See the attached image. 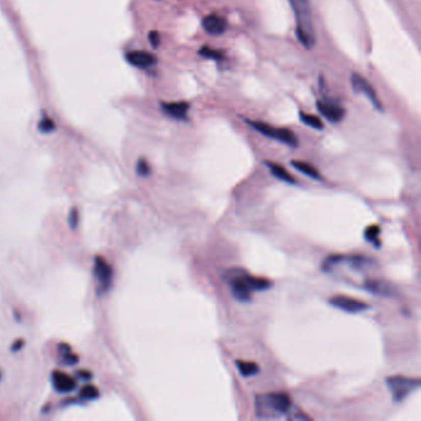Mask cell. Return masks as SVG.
Instances as JSON below:
<instances>
[{
    "mask_svg": "<svg viewBox=\"0 0 421 421\" xmlns=\"http://www.w3.org/2000/svg\"><path fill=\"white\" fill-rule=\"evenodd\" d=\"M0 377H2V374H0Z\"/></svg>",
    "mask_w": 421,
    "mask_h": 421,
    "instance_id": "f1b7e54d",
    "label": "cell"
},
{
    "mask_svg": "<svg viewBox=\"0 0 421 421\" xmlns=\"http://www.w3.org/2000/svg\"><path fill=\"white\" fill-rule=\"evenodd\" d=\"M225 278L227 279L231 286L232 295L239 302L246 303L251 300L252 288L250 285V274L244 270H231L226 272Z\"/></svg>",
    "mask_w": 421,
    "mask_h": 421,
    "instance_id": "3957f363",
    "label": "cell"
},
{
    "mask_svg": "<svg viewBox=\"0 0 421 421\" xmlns=\"http://www.w3.org/2000/svg\"><path fill=\"white\" fill-rule=\"evenodd\" d=\"M297 20V36L300 43L310 48L315 43V31L312 25L309 0H289Z\"/></svg>",
    "mask_w": 421,
    "mask_h": 421,
    "instance_id": "7a4b0ae2",
    "label": "cell"
},
{
    "mask_svg": "<svg viewBox=\"0 0 421 421\" xmlns=\"http://www.w3.org/2000/svg\"><path fill=\"white\" fill-rule=\"evenodd\" d=\"M351 84H352V88L355 89L356 93H359V94H363L367 96L368 100L373 104V107L376 108L377 110H379V112H382L383 107L381 101H379L378 95H377L374 88L368 83V81L365 80L364 77H362L358 73L353 72L352 74H351Z\"/></svg>",
    "mask_w": 421,
    "mask_h": 421,
    "instance_id": "52a82bcc",
    "label": "cell"
},
{
    "mask_svg": "<svg viewBox=\"0 0 421 421\" xmlns=\"http://www.w3.org/2000/svg\"><path fill=\"white\" fill-rule=\"evenodd\" d=\"M94 276L101 293H107L113 285V267L110 263L101 256H96L94 259Z\"/></svg>",
    "mask_w": 421,
    "mask_h": 421,
    "instance_id": "8992f818",
    "label": "cell"
},
{
    "mask_svg": "<svg viewBox=\"0 0 421 421\" xmlns=\"http://www.w3.org/2000/svg\"><path fill=\"white\" fill-rule=\"evenodd\" d=\"M364 289H367L368 292L373 294H390L391 289L388 286L387 283L384 282H379V280H371V282H365L364 283Z\"/></svg>",
    "mask_w": 421,
    "mask_h": 421,
    "instance_id": "2e32d148",
    "label": "cell"
},
{
    "mask_svg": "<svg viewBox=\"0 0 421 421\" xmlns=\"http://www.w3.org/2000/svg\"><path fill=\"white\" fill-rule=\"evenodd\" d=\"M82 376H83V377H86V374H84V371H83V372H82ZM90 377H92V374H87V378H88V379H89Z\"/></svg>",
    "mask_w": 421,
    "mask_h": 421,
    "instance_id": "83f0119b",
    "label": "cell"
},
{
    "mask_svg": "<svg viewBox=\"0 0 421 421\" xmlns=\"http://www.w3.org/2000/svg\"><path fill=\"white\" fill-rule=\"evenodd\" d=\"M299 118H300V121L304 122L305 125H308V126H310V127L317 128V130H323V128H324L323 121H321V120L319 119L318 116L311 115V114H306V113L300 112Z\"/></svg>",
    "mask_w": 421,
    "mask_h": 421,
    "instance_id": "ac0fdd59",
    "label": "cell"
},
{
    "mask_svg": "<svg viewBox=\"0 0 421 421\" xmlns=\"http://www.w3.org/2000/svg\"><path fill=\"white\" fill-rule=\"evenodd\" d=\"M98 397H99V390L95 385L87 384L81 389V398H83V399L93 400Z\"/></svg>",
    "mask_w": 421,
    "mask_h": 421,
    "instance_id": "7402d4cb",
    "label": "cell"
},
{
    "mask_svg": "<svg viewBox=\"0 0 421 421\" xmlns=\"http://www.w3.org/2000/svg\"><path fill=\"white\" fill-rule=\"evenodd\" d=\"M136 171L137 174L141 175V177H147V175H150L151 173V167L145 159H140L139 162H137Z\"/></svg>",
    "mask_w": 421,
    "mask_h": 421,
    "instance_id": "cb8c5ba5",
    "label": "cell"
},
{
    "mask_svg": "<svg viewBox=\"0 0 421 421\" xmlns=\"http://www.w3.org/2000/svg\"><path fill=\"white\" fill-rule=\"evenodd\" d=\"M266 165H267V167L270 168L271 173L273 174L276 178H278V179L283 180V182H285V183H289V184L295 183L294 177L289 173L285 168L280 167V166L277 165V163H272V162H266Z\"/></svg>",
    "mask_w": 421,
    "mask_h": 421,
    "instance_id": "5bb4252c",
    "label": "cell"
},
{
    "mask_svg": "<svg viewBox=\"0 0 421 421\" xmlns=\"http://www.w3.org/2000/svg\"><path fill=\"white\" fill-rule=\"evenodd\" d=\"M318 110L323 116L331 122H338L345 118V109L340 104L330 100H319L317 103Z\"/></svg>",
    "mask_w": 421,
    "mask_h": 421,
    "instance_id": "9c48e42d",
    "label": "cell"
},
{
    "mask_svg": "<svg viewBox=\"0 0 421 421\" xmlns=\"http://www.w3.org/2000/svg\"><path fill=\"white\" fill-rule=\"evenodd\" d=\"M126 61L130 64H133V66L139 67V68L142 69L151 68V67H153L157 63L156 56H153L150 52L139 51V49L127 52Z\"/></svg>",
    "mask_w": 421,
    "mask_h": 421,
    "instance_id": "30bf717a",
    "label": "cell"
},
{
    "mask_svg": "<svg viewBox=\"0 0 421 421\" xmlns=\"http://www.w3.org/2000/svg\"><path fill=\"white\" fill-rule=\"evenodd\" d=\"M254 405L258 419H279L291 413L292 400L285 393H268L257 396Z\"/></svg>",
    "mask_w": 421,
    "mask_h": 421,
    "instance_id": "6da1fadb",
    "label": "cell"
},
{
    "mask_svg": "<svg viewBox=\"0 0 421 421\" xmlns=\"http://www.w3.org/2000/svg\"><path fill=\"white\" fill-rule=\"evenodd\" d=\"M291 165L297 169V171L302 172L303 174L308 175V177L312 178V179H321V175L319 173V171L314 166L309 165L306 162H302V161H292Z\"/></svg>",
    "mask_w": 421,
    "mask_h": 421,
    "instance_id": "9a60e30c",
    "label": "cell"
},
{
    "mask_svg": "<svg viewBox=\"0 0 421 421\" xmlns=\"http://www.w3.org/2000/svg\"><path fill=\"white\" fill-rule=\"evenodd\" d=\"M198 54L200 55V56H203L204 58H209V60H215V61L223 60V57H224V55L221 54L219 49L207 47V46L201 47L200 49H199Z\"/></svg>",
    "mask_w": 421,
    "mask_h": 421,
    "instance_id": "d6986e66",
    "label": "cell"
},
{
    "mask_svg": "<svg viewBox=\"0 0 421 421\" xmlns=\"http://www.w3.org/2000/svg\"><path fill=\"white\" fill-rule=\"evenodd\" d=\"M22 346H24V341L19 340V341H16V344L14 345V346L11 347V349H13V351H19L20 349H21Z\"/></svg>",
    "mask_w": 421,
    "mask_h": 421,
    "instance_id": "4316f807",
    "label": "cell"
},
{
    "mask_svg": "<svg viewBox=\"0 0 421 421\" xmlns=\"http://www.w3.org/2000/svg\"><path fill=\"white\" fill-rule=\"evenodd\" d=\"M148 40H150L152 47L157 48L160 46L161 36H160V34L157 31H151L150 35H148Z\"/></svg>",
    "mask_w": 421,
    "mask_h": 421,
    "instance_id": "484cf974",
    "label": "cell"
},
{
    "mask_svg": "<svg viewBox=\"0 0 421 421\" xmlns=\"http://www.w3.org/2000/svg\"><path fill=\"white\" fill-rule=\"evenodd\" d=\"M78 220H80L78 210L75 209V207H73V209L71 210V213H69V226H71L72 229H75L78 225Z\"/></svg>",
    "mask_w": 421,
    "mask_h": 421,
    "instance_id": "d4e9b609",
    "label": "cell"
},
{
    "mask_svg": "<svg viewBox=\"0 0 421 421\" xmlns=\"http://www.w3.org/2000/svg\"><path fill=\"white\" fill-rule=\"evenodd\" d=\"M52 383H54L55 389L60 393H69L77 387V382L69 374L61 372V371H55L52 373Z\"/></svg>",
    "mask_w": 421,
    "mask_h": 421,
    "instance_id": "8fae6325",
    "label": "cell"
},
{
    "mask_svg": "<svg viewBox=\"0 0 421 421\" xmlns=\"http://www.w3.org/2000/svg\"><path fill=\"white\" fill-rule=\"evenodd\" d=\"M236 365H238L241 376H244V377L254 376V374H257L259 372L258 364L254 363V362L241 361V359H239V361H236Z\"/></svg>",
    "mask_w": 421,
    "mask_h": 421,
    "instance_id": "e0dca14e",
    "label": "cell"
},
{
    "mask_svg": "<svg viewBox=\"0 0 421 421\" xmlns=\"http://www.w3.org/2000/svg\"><path fill=\"white\" fill-rule=\"evenodd\" d=\"M379 233H381V229H379V226H377V225H371L370 227H367V229H365L364 238L368 242H371V244L378 245L379 244V240H378Z\"/></svg>",
    "mask_w": 421,
    "mask_h": 421,
    "instance_id": "ffe728a7",
    "label": "cell"
},
{
    "mask_svg": "<svg viewBox=\"0 0 421 421\" xmlns=\"http://www.w3.org/2000/svg\"><path fill=\"white\" fill-rule=\"evenodd\" d=\"M60 353L63 356V361L68 364L77 363L78 357L72 352L71 347L68 345H61L60 346Z\"/></svg>",
    "mask_w": 421,
    "mask_h": 421,
    "instance_id": "44dd1931",
    "label": "cell"
},
{
    "mask_svg": "<svg viewBox=\"0 0 421 421\" xmlns=\"http://www.w3.org/2000/svg\"><path fill=\"white\" fill-rule=\"evenodd\" d=\"M387 385L394 402H403L414 390L420 387L419 378H408L403 376H394L387 378Z\"/></svg>",
    "mask_w": 421,
    "mask_h": 421,
    "instance_id": "5b68a950",
    "label": "cell"
},
{
    "mask_svg": "<svg viewBox=\"0 0 421 421\" xmlns=\"http://www.w3.org/2000/svg\"><path fill=\"white\" fill-rule=\"evenodd\" d=\"M203 28L210 35H221L226 31L227 22L224 17L210 14L203 19Z\"/></svg>",
    "mask_w": 421,
    "mask_h": 421,
    "instance_id": "7c38bea8",
    "label": "cell"
},
{
    "mask_svg": "<svg viewBox=\"0 0 421 421\" xmlns=\"http://www.w3.org/2000/svg\"><path fill=\"white\" fill-rule=\"evenodd\" d=\"M246 122L254 130L258 131L262 135L270 137V139L277 140V141L285 143V145L292 146V147H297L298 146V137L295 136L294 133L284 127H274L271 125L266 124L262 121H252V120H246Z\"/></svg>",
    "mask_w": 421,
    "mask_h": 421,
    "instance_id": "277c9868",
    "label": "cell"
},
{
    "mask_svg": "<svg viewBox=\"0 0 421 421\" xmlns=\"http://www.w3.org/2000/svg\"><path fill=\"white\" fill-rule=\"evenodd\" d=\"M162 110L171 118L186 121L188 119L189 104L186 101H177V103H162Z\"/></svg>",
    "mask_w": 421,
    "mask_h": 421,
    "instance_id": "4fadbf2b",
    "label": "cell"
},
{
    "mask_svg": "<svg viewBox=\"0 0 421 421\" xmlns=\"http://www.w3.org/2000/svg\"><path fill=\"white\" fill-rule=\"evenodd\" d=\"M55 128H56V124H55L54 119L45 116V118H42L40 120L39 130L41 131V133H45V134L52 133V131H55Z\"/></svg>",
    "mask_w": 421,
    "mask_h": 421,
    "instance_id": "603a6c76",
    "label": "cell"
},
{
    "mask_svg": "<svg viewBox=\"0 0 421 421\" xmlns=\"http://www.w3.org/2000/svg\"><path fill=\"white\" fill-rule=\"evenodd\" d=\"M329 303L335 308L349 312V314H357V312H362L370 308L368 304L364 302L355 299V298L346 297V295H335V297L330 298Z\"/></svg>",
    "mask_w": 421,
    "mask_h": 421,
    "instance_id": "ba28073f",
    "label": "cell"
}]
</instances>
